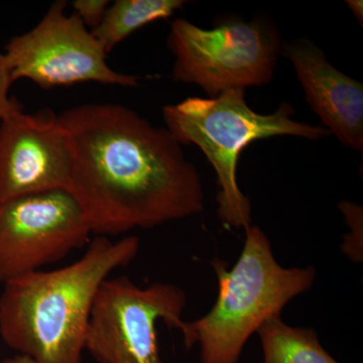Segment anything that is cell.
Listing matches in <instances>:
<instances>
[{"label": "cell", "mask_w": 363, "mask_h": 363, "mask_svg": "<svg viewBox=\"0 0 363 363\" xmlns=\"http://www.w3.org/2000/svg\"><path fill=\"white\" fill-rule=\"evenodd\" d=\"M186 4L184 0H117L109 4L104 20L91 33L108 55L136 30L171 18Z\"/></svg>", "instance_id": "8fae6325"}, {"label": "cell", "mask_w": 363, "mask_h": 363, "mask_svg": "<svg viewBox=\"0 0 363 363\" xmlns=\"http://www.w3.org/2000/svg\"><path fill=\"white\" fill-rule=\"evenodd\" d=\"M89 224L68 190L16 198L0 205V284L42 271L87 247Z\"/></svg>", "instance_id": "ba28073f"}, {"label": "cell", "mask_w": 363, "mask_h": 363, "mask_svg": "<svg viewBox=\"0 0 363 363\" xmlns=\"http://www.w3.org/2000/svg\"><path fill=\"white\" fill-rule=\"evenodd\" d=\"M59 116L70 147L69 192L92 234L154 228L204 210L199 172L166 128L121 104L79 105Z\"/></svg>", "instance_id": "6da1fadb"}, {"label": "cell", "mask_w": 363, "mask_h": 363, "mask_svg": "<svg viewBox=\"0 0 363 363\" xmlns=\"http://www.w3.org/2000/svg\"><path fill=\"white\" fill-rule=\"evenodd\" d=\"M257 334L264 363H339L324 350L314 329L290 326L281 315L267 320Z\"/></svg>", "instance_id": "7c38bea8"}, {"label": "cell", "mask_w": 363, "mask_h": 363, "mask_svg": "<svg viewBox=\"0 0 363 363\" xmlns=\"http://www.w3.org/2000/svg\"><path fill=\"white\" fill-rule=\"evenodd\" d=\"M70 147L52 109L23 105L0 121V205L23 196L70 188Z\"/></svg>", "instance_id": "9c48e42d"}, {"label": "cell", "mask_w": 363, "mask_h": 363, "mask_svg": "<svg viewBox=\"0 0 363 363\" xmlns=\"http://www.w3.org/2000/svg\"><path fill=\"white\" fill-rule=\"evenodd\" d=\"M306 100L322 126L351 150H363V85L332 66L324 52L307 38L283 43Z\"/></svg>", "instance_id": "30bf717a"}, {"label": "cell", "mask_w": 363, "mask_h": 363, "mask_svg": "<svg viewBox=\"0 0 363 363\" xmlns=\"http://www.w3.org/2000/svg\"><path fill=\"white\" fill-rule=\"evenodd\" d=\"M212 267L218 281L216 302L205 316L184 322L180 331L187 350L199 345L201 363H238L248 339L316 279L313 267H281L259 226L245 230L242 252L231 269L219 259Z\"/></svg>", "instance_id": "3957f363"}, {"label": "cell", "mask_w": 363, "mask_h": 363, "mask_svg": "<svg viewBox=\"0 0 363 363\" xmlns=\"http://www.w3.org/2000/svg\"><path fill=\"white\" fill-rule=\"evenodd\" d=\"M339 210L345 216V222L350 227V233L344 235L341 250L346 257L354 262H362L363 259V209L357 203L343 200L339 203Z\"/></svg>", "instance_id": "4fadbf2b"}, {"label": "cell", "mask_w": 363, "mask_h": 363, "mask_svg": "<svg viewBox=\"0 0 363 363\" xmlns=\"http://www.w3.org/2000/svg\"><path fill=\"white\" fill-rule=\"evenodd\" d=\"M347 6L350 7L351 13L354 14L355 18L362 26L363 23V2L362 0H347L345 1Z\"/></svg>", "instance_id": "2e32d148"}, {"label": "cell", "mask_w": 363, "mask_h": 363, "mask_svg": "<svg viewBox=\"0 0 363 363\" xmlns=\"http://www.w3.org/2000/svg\"><path fill=\"white\" fill-rule=\"evenodd\" d=\"M1 363H33L30 358L23 357V355L16 354L13 357L6 358Z\"/></svg>", "instance_id": "e0dca14e"}, {"label": "cell", "mask_w": 363, "mask_h": 363, "mask_svg": "<svg viewBox=\"0 0 363 363\" xmlns=\"http://www.w3.org/2000/svg\"><path fill=\"white\" fill-rule=\"evenodd\" d=\"M111 2L108 0H76L72 4L74 13L90 30H95L104 20Z\"/></svg>", "instance_id": "5bb4252c"}, {"label": "cell", "mask_w": 363, "mask_h": 363, "mask_svg": "<svg viewBox=\"0 0 363 363\" xmlns=\"http://www.w3.org/2000/svg\"><path fill=\"white\" fill-rule=\"evenodd\" d=\"M186 305V293L174 284L140 286L128 277L108 278L93 305L85 350L98 363H166L157 322L181 331Z\"/></svg>", "instance_id": "8992f818"}, {"label": "cell", "mask_w": 363, "mask_h": 363, "mask_svg": "<svg viewBox=\"0 0 363 363\" xmlns=\"http://www.w3.org/2000/svg\"><path fill=\"white\" fill-rule=\"evenodd\" d=\"M295 109L283 102L269 114L248 106L245 89L223 91L213 98L190 97L162 108L166 128L181 145H195L216 172L217 214L228 228L252 226V203L238 183V166L243 150L255 140L290 135L318 140L330 135L322 125L298 123Z\"/></svg>", "instance_id": "277c9868"}, {"label": "cell", "mask_w": 363, "mask_h": 363, "mask_svg": "<svg viewBox=\"0 0 363 363\" xmlns=\"http://www.w3.org/2000/svg\"><path fill=\"white\" fill-rule=\"evenodd\" d=\"M13 83L6 57L0 52V121L21 105L16 98L9 96V89Z\"/></svg>", "instance_id": "9a60e30c"}, {"label": "cell", "mask_w": 363, "mask_h": 363, "mask_svg": "<svg viewBox=\"0 0 363 363\" xmlns=\"http://www.w3.org/2000/svg\"><path fill=\"white\" fill-rule=\"evenodd\" d=\"M167 43L176 59L174 80L199 86L208 98L271 82L283 47L272 21L238 16L222 18L211 28L177 18Z\"/></svg>", "instance_id": "5b68a950"}, {"label": "cell", "mask_w": 363, "mask_h": 363, "mask_svg": "<svg viewBox=\"0 0 363 363\" xmlns=\"http://www.w3.org/2000/svg\"><path fill=\"white\" fill-rule=\"evenodd\" d=\"M67 6L64 0L54 2L33 30L6 45L13 82L28 79L44 89L84 82L138 87V76L108 66L104 47L77 14L65 13Z\"/></svg>", "instance_id": "52a82bcc"}, {"label": "cell", "mask_w": 363, "mask_h": 363, "mask_svg": "<svg viewBox=\"0 0 363 363\" xmlns=\"http://www.w3.org/2000/svg\"><path fill=\"white\" fill-rule=\"evenodd\" d=\"M138 236L112 241L96 236L76 262L4 284L0 337L33 363H83L91 312L109 276L140 252Z\"/></svg>", "instance_id": "7a4b0ae2"}]
</instances>
